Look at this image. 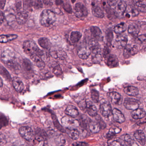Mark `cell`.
Instances as JSON below:
<instances>
[{"label":"cell","mask_w":146,"mask_h":146,"mask_svg":"<svg viewBox=\"0 0 146 146\" xmlns=\"http://www.w3.org/2000/svg\"><path fill=\"white\" fill-rule=\"evenodd\" d=\"M92 13L95 17L102 18L104 17V13L101 8L95 5H93L92 7Z\"/></svg>","instance_id":"f1b7e54d"},{"label":"cell","mask_w":146,"mask_h":146,"mask_svg":"<svg viewBox=\"0 0 146 146\" xmlns=\"http://www.w3.org/2000/svg\"><path fill=\"white\" fill-rule=\"evenodd\" d=\"M12 146H28L25 143H18L14 144Z\"/></svg>","instance_id":"11a10c76"},{"label":"cell","mask_w":146,"mask_h":146,"mask_svg":"<svg viewBox=\"0 0 146 146\" xmlns=\"http://www.w3.org/2000/svg\"><path fill=\"white\" fill-rule=\"evenodd\" d=\"M107 65L110 68L117 67L119 65V60L116 55L110 54L108 56Z\"/></svg>","instance_id":"cb8c5ba5"},{"label":"cell","mask_w":146,"mask_h":146,"mask_svg":"<svg viewBox=\"0 0 146 146\" xmlns=\"http://www.w3.org/2000/svg\"><path fill=\"white\" fill-rule=\"evenodd\" d=\"M38 43L41 47L46 50H50L52 48V43L50 40L45 37L40 38L38 40Z\"/></svg>","instance_id":"83f0119b"},{"label":"cell","mask_w":146,"mask_h":146,"mask_svg":"<svg viewBox=\"0 0 146 146\" xmlns=\"http://www.w3.org/2000/svg\"><path fill=\"white\" fill-rule=\"evenodd\" d=\"M138 39L141 42H144L146 40V35H142L138 36Z\"/></svg>","instance_id":"f5cc1de1"},{"label":"cell","mask_w":146,"mask_h":146,"mask_svg":"<svg viewBox=\"0 0 146 146\" xmlns=\"http://www.w3.org/2000/svg\"><path fill=\"white\" fill-rule=\"evenodd\" d=\"M124 106L129 110L134 111L137 109L139 106L138 101L133 98H127L125 99L123 102Z\"/></svg>","instance_id":"9c48e42d"},{"label":"cell","mask_w":146,"mask_h":146,"mask_svg":"<svg viewBox=\"0 0 146 146\" xmlns=\"http://www.w3.org/2000/svg\"><path fill=\"white\" fill-rule=\"evenodd\" d=\"M74 14L78 18L86 17L88 14L87 7L82 3H77L74 6Z\"/></svg>","instance_id":"52a82bcc"},{"label":"cell","mask_w":146,"mask_h":146,"mask_svg":"<svg viewBox=\"0 0 146 146\" xmlns=\"http://www.w3.org/2000/svg\"><path fill=\"white\" fill-rule=\"evenodd\" d=\"M62 125L67 129H76L80 125V122L74 118L66 116L61 119Z\"/></svg>","instance_id":"277c9868"},{"label":"cell","mask_w":146,"mask_h":146,"mask_svg":"<svg viewBox=\"0 0 146 146\" xmlns=\"http://www.w3.org/2000/svg\"><path fill=\"white\" fill-rule=\"evenodd\" d=\"M118 1H115V0H111V1H108L107 3L108 5L110 7H115L116 4L117 3Z\"/></svg>","instance_id":"c3c4849f"},{"label":"cell","mask_w":146,"mask_h":146,"mask_svg":"<svg viewBox=\"0 0 146 146\" xmlns=\"http://www.w3.org/2000/svg\"><path fill=\"white\" fill-rule=\"evenodd\" d=\"M1 58L2 62L9 67L13 66L15 62L16 56L13 50L10 48H5L1 52Z\"/></svg>","instance_id":"7a4b0ae2"},{"label":"cell","mask_w":146,"mask_h":146,"mask_svg":"<svg viewBox=\"0 0 146 146\" xmlns=\"http://www.w3.org/2000/svg\"><path fill=\"white\" fill-rule=\"evenodd\" d=\"M64 9L69 13H71L72 11V9L71 6L68 4V3H65L64 5Z\"/></svg>","instance_id":"bcb514c9"},{"label":"cell","mask_w":146,"mask_h":146,"mask_svg":"<svg viewBox=\"0 0 146 146\" xmlns=\"http://www.w3.org/2000/svg\"><path fill=\"white\" fill-rule=\"evenodd\" d=\"M5 19L4 14L1 11H0V25L1 24L3 23Z\"/></svg>","instance_id":"f907efd6"},{"label":"cell","mask_w":146,"mask_h":146,"mask_svg":"<svg viewBox=\"0 0 146 146\" xmlns=\"http://www.w3.org/2000/svg\"><path fill=\"white\" fill-rule=\"evenodd\" d=\"M72 145H73V146H84L87 145V143H85L78 142L75 143Z\"/></svg>","instance_id":"816d5d0a"},{"label":"cell","mask_w":146,"mask_h":146,"mask_svg":"<svg viewBox=\"0 0 146 146\" xmlns=\"http://www.w3.org/2000/svg\"><path fill=\"white\" fill-rule=\"evenodd\" d=\"M23 49L25 52L28 55L37 54L41 52L36 43L31 40L25 41L23 44Z\"/></svg>","instance_id":"3957f363"},{"label":"cell","mask_w":146,"mask_h":146,"mask_svg":"<svg viewBox=\"0 0 146 146\" xmlns=\"http://www.w3.org/2000/svg\"><path fill=\"white\" fill-rule=\"evenodd\" d=\"M127 15L132 17H135L139 15V13L137 8L132 5L127 7L126 11Z\"/></svg>","instance_id":"836d02e7"},{"label":"cell","mask_w":146,"mask_h":146,"mask_svg":"<svg viewBox=\"0 0 146 146\" xmlns=\"http://www.w3.org/2000/svg\"><path fill=\"white\" fill-rule=\"evenodd\" d=\"M100 109L102 115L105 117H109L112 114L111 106L110 102L106 100L101 101Z\"/></svg>","instance_id":"8992f818"},{"label":"cell","mask_w":146,"mask_h":146,"mask_svg":"<svg viewBox=\"0 0 146 146\" xmlns=\"http://www.w3.org/2000/svg\"><path fill=\"white\" fill-rule=\"evenodd\" d=\"M121 129L120 128L117 127H113L110 128L108 131V132L106 135V137L107 138H111L115 136L116 134L120 133Z\"/></svg>","instance_id":"f35d334b"},{"label":"cell","mask_w":146,"mask_h":146,"mask_svg":"<svg viewBox=\"0 0 146 146\" xmlns=\"http://www.w3.org/2000/svg\"><path fill=\"white\" fill-rule=\"evenodd\" d=\"M88 47L91 50H93L100 48L98 41L95 39H92L89 41L88 43Z\"/></svg>","instance_id":"ab89813d"},{"label":"cell","mask_w":146,"mask_h":146,"mask_svg":"<svg viewBox=\"0 0 146 146\" xmlns=\"http://www.w3.org/2000/svg\"><path fill=\"white\" fill-rule=\"evenodd\" d=\"M116 44L119 48H125L128 42V36L126 34L119 35L116 37Z\"/></svg>","instance_id":"8fae6325"},{"label":"cell","mask_w":146,"mask_h":146,"mask_svg":"<svg viewBox=\"0 0 146 146\" xmlns=\"http://www.w3.org/2000/svg\"><path fill=\"white\" fill-rule=\"evenodd\" d=\"M53 73L56 76H60L62 74V70L59 65L57 63H53L50 66Z\"/></svg>","instance_id":"8d00e7d4"},{"label":"cell","mask_w":146,"mask_h":146,"mask_svg":"<svg viewBox=\"0 0 146 146\" xmlns=\"http://www.w3.org/2000/svg\"><path fill=\"white\" fill-rule=\"evenodd\" d=\"M126 25L125 23H121L114 27L113 31L116 34L121 35L125 32L126 30Z\"/></svg>","instance_id":"1f68e13d"},{"label":"cell","mask_w":146,"mask_h":146,"mask_svg":"<svg viewBox=\"0 0 146 146\" xmlns=\"http://www.w3.org/2000/svg\"><path fill=\"white\" fill-rule=\"evenodd\" d=\"M28 17L29 15L26 12H20L16 16V20L19 24L23 25L27 22Z\"/></svg>","instance_id":"ffe728a7"},{"label":"cell","mask_w":146,"mask_h":146,"mask_svg":"<svg viewBox=\"0 0 146 146\" xmlns=\"http://www.w3.org/2000/svg\"><path fill=\"white\" fill-rule=\"evenodd\" d=\"M128 33L134 37H137L140 32L139 26L135 24H131L129 25L128 29Z\"/></svg>","instance_id":"4316f807"},{"label":"cell","mask_w":146,"mask_h":146,"mask_svg":"<svg viewBox=\"0 0 146 146\" xmlns=\"http://www.w3.org/2000/svg\"><path fill=\"white\" fill-rule=\"evenodd\" d=\"M112 114L114 120L117 123H122L125 121V117L123 113L117 108H114L112 110Z\"/></svg>","instance_id":"5bb4252c"},{"label":"cell","mask_w":146,"mask_h":146,"mask_svg":"<svg viewBox=\"0 0 146 146\" xmlns=\"http://www.w3.org/2000/svg\"><path fill=\"white\" fill-rule=\"evenodd\" d=\"M124 92L125 94L131 96H137L139 94V93L138 88L133 86L125 87L124 89Z\"/></svg>","instance_id":"d4e9b609"},{"label":"cell","mask_w":146,"mask_h":146,"mask_svg":"<svg viewBox=\"0 0 146 146\" xmlns=\"http://www.w3.org/2000/svg\"><path fill=\"white\" fill-rule=\"evenodd\" d=\"M56 20L55 13L50 10H44L40 16V23L44 27H48L51 26L55 23Z\"/></svg>","instance_id":"6da1fadb"},{"label":"cell","mask_w":146,"mask_h":146,"mask_svg":"<svg viewBox=\"0 0 146 146\" xmlns=\"http://www.w3.org/2000/svg\"><path fill=\"white\" fill-rule=\"evenodd\" d=\"M19 133L22 137L29 141H31L35 138L34 131L29 126L21 127L19 129Z\"/></svg>","instance_id":"5b68a950"},{"label":"cell","mask_w":146,"mask_h":146,"mask_svg":"<svg viewBox=\"0 0 146 146\" xmlns=\"http://www.w3.org/2000/svg\"><path fill=\"white\" fill-rule=\"evenodd\" d=\"M107 96L109 100L114 105L118 104L121 101V95L117 92H111L108 93Z\"/></svg>","instance_id":"9a60e30c"},{"label":"cell","mask_w":146,"mask_h":146,"mask_svg":"<svg viewBox=\"0 0 146 146\" xmlns=\"http://www.w3.org/2000/svg\"><path fill=\"white\" fill-rule=\"evenodd\" d=\"M5 3V1H0V10L4 9Z\"/></svg>","instance_id":"db71d44e"},{"label":"cell","mask_w":146,"mask_h":146,"mask_svg":"<svg viewBox=\"0 0 146 146\" xmlns=\"http://www.w3.org/2000/svg\"><path fill=\"white\" fill-rule=\"evenodd\" d=\"M65 113L67 116L74 118L76 117L79 115V112L77 108L72 105L68 106L65 111Z\"/></svg>","instance_id":"e0dca14e"},{"label":"cell","mask_w":146,"mask_h":146,"mask_svg":"<svg viewBox=\"0 0 146 146\" xmlns=\"http://www.w3.org/2000/svg\"><path fill=\"white\" fill-rule=\"evenodd\" d=\"M67 133L72 140H76L79 138V132L77 129H67Z\"/></svg>","instance_id":"e575fe53"},{"label":"cell","mask_w":146,"mask_h":146,"mask_svg":"<svg viewBox=\"0 0 146 146\" xmlns=\"http://www.w3.org/2000/svg\"><path fill=\"white\" fill-rule=\"evenodd\" d=\"M13 84L16 91L19 93L22 92L24 88V85L20 78L15 77L13 79Z\"/></svg>","instance_id":"44dd1931"},{"label":"cell","mask_w":146,"mask_h":146,"mask_svg":"<svg viewBox=\"0 0 146 146\" xmlns=\"http://www.w3.org/2000/svg\"><path fill=\"white\" fill-rule=\"evenodd\" d=\"M5 136L2 133H0V146H3L6 143Z\"/></svg>","instance_id":"ee69618b"},{"label":"cell","mask_w":146,"mask_h":146,"mask_svg":"<svg viewBox=\"0 0 146 146\" xmlns=\"http://www.w3.org/2000/svg\"><path fill=\"white\" fill-rule=\"evenodd\" d=\"M82 36V34L80 32L78 31H73L71 33L70 39L72 43H76L80 40Z\"/></svg>","instance_id":"d590c367"},{"label":"cell","mask_w":146,"mask_h":146,"mask_svg":"<svg viewBox=\"0 0 146 146\" xmlns=\"http://www.w3.org/2000/svg\"><path fill=\"white\" fill-rule=\"evenodd\" d=\"M31 60L34 62L36 66L40 69H44L45 66V64L42 59L37 54H33L31 56Z\"/></svg>","instance_id":"7402d4cb"},{"label":"cell","mask_w":146,"mask_h":146,"mask_svg":"<svg viewBox=\"0 0 146 146\" xmlns=\"http://www.w3.org/2000/svg\"><path fill=\"white\" fill-rule=\"evenodd\" d=\"M108 143L109 146H125L124 142L119 138L112 139L109 141Z\"/></svg>","instance_id":"74e56055"},{"label":"cell","mask_w":146,"mask_h":146,"mask_svg":"<svg viewBox=\"0 0 146 146\" xmlns=\"http://www.w3.org/2000/svg\"><path fill=\"white\" fill-rule=\"evenodd\" d=\"M50 54L54 59H64L66 54L63 50L59 48H51L50 49Z\"/></svg>","instance_id":"7c38bea8"},{"label":"cell","mask_w":146,"mask_h":146,"mask_svg":"<svg viewBox=\"0 0 146 146\" xmlns=\"http://www.w3.org/2000/svg\"><path fill=\"white\" fill-rule=\"evenodd\" d=\"M31 3H32L31 4L34 6L35 8L38 9V8L42 7V3L41 1H32Z\"/></svg>","instance_id":"f6af8a7d"},{"label":"cell","mask_w":146,"mask_h":146,"mask_svg":"<svg viewBox=\"0 0 146 146\" xmlns=\"http://www.w3.org/2000/svg\"><path fill=\"white\" fill-rule=\"evenodd\" d=\"M127 5L125 1H119L115 6V12L117 15H123L126 11Z\"/></svg>","instance_id":"30bf717a"},{"label":"cell","mask_w":146,"mask_h":146,"mask_svg":"<svg viewBox=\"0 0 146 146\" xmlns=\"http://www.w3.org/2000/svg\"><path fill=\"white\" fill-rule=\"evenodd\" d=\"M86 110L89 115L91 117H96L97 115V108L90 101H86Z\"/></svg>","instance_id":"2e32d148"},{"label":"cell","mask_w":146,"mask_h":146,"mask_svg":"<svg viewBox=\"0 0 146 146\" xmlns=\"http://www.w3.org/2000/svg\"><path fill=\"white\" fill-rule=\"evenodd\" d=\"M88 127L90 130L93 133H97L100 131V127L97 122L90 120L88 122Z\"/></svg>","instance_id":"f546056e"},{"label":"cell","mask_w":146,"mask_h":146,"mask_svg":"<svg viewBox=\"0 0 146 146\" xmlns=\"http://www.w3.org/2000/svg\"><path fill=\"white\" fill-rule=\"evenodd\" d=\"M133 2L137 7V9L138 11L145 13L146 11V1H134Z\"/></svg>","instance_id":"d6a6232c"},{"label":"cell","mask_w":146,"mask_h":146,"mask_svg":"<svg viewBox=\"0 0 146 146\" xmlns=\"http://www.w3.org/2000/svg\"><path fill=\"white\" fill-rule=\"evenodd\" d=\"M78 106L80 108V109L83 110L86 109V101H82L78 103Z\"/></svg>","instance_id":"7dc6e473"},{"label":"cell","mask_w":146,"mask_h":146,"mask_svg":"<svg viewBox=\"0 0 146 146\" xmlns=\"http://www.w3.org/2000/svg\"><path fill=\"white\" fill-rule=\"evenodd\" d=\"M131 117L135 119H141L146 116V113L143 109L138 108L131 113Z\"/></svg>","instance_id":"484cf974"},{"label":"cell","mask_w":146,"mask_h":146,"mask_svg":"<svg viewBox=\"0 0 146 146\" xmlns=\"http://www.w3.org/2000/svg\"><path fill=\"white\" fill-rule=\"evenodd\" d=\"M109 53H110V52H109V48H108L106 47L104 48L103 52V56L106 58L108 55L109 56Z\"/></svg>","instance_id":"681fc988"},{"label":"cell","mask_w":146,"mask_h":146,"mask_svg":"<svg viewBox=\"0 0 146 146\" xmlns=\"http://www.w3.org/2000/svg\"><path fill=\"white\" fill-rule=\"evenodd\" d=\"M17 37L18 36L16 35H2L0 36V42L6 43L15 40Z\"/></svg>","instance_id":"4dcf8cb0"},{"label":"cell","mask_w":146,"mask_h":146,"mask_svg":"<svg viewBox=\"0 0 146 146\" xmlns=\"http://www.w3.org/2000/svg\"><path fill=\"white\" fill-rule=\"evenodd\" d=\"M113 38V35L111 31H108L106 35V39L108 43H111Z\"/></svg>","instance_id":"7bdbcfd3"},{"label":"cell","mask_w":146,"mask_h":146,"mask_svg":"<svg viewBox=\"0 0 146 146\" xmlns=\"http://www.w3.org/2000/svg\"><path fill=\"white\" fill-rule=\"evenodd\" d=\"M124 139L127 146H139L135 141L129 135H125Z\"/></svg>","instance_id":"60d3db41"},{"label":"cell","mask_w":146,"mask_h":146,"mask_svg":"<svg viewBox=\"0 0 146 146\" xmlns=\"http://www.w3.org/2000/svg\"><path fill=\"white\" fill-rule=\"evenodd\" d=\"M134 137L136 141L142 146H144L146 142V137L143 131L140 130L136 131L134 133Z\"/></svg>","instance_id":"ac0fdd59"},{"label":"cell","mask_w":146,"mask_h":146,"mask_svg":"<svg viewBox=\"0 0 146 146\" xmlns=\"http://www.w3.org/2000/svg\"><path fill=\"white\" fill-rule=\"evenodd\" d=\"M91 50L88 46H83L80 48L78 51V57L83 60L87 59L91 54Z\"/></svg>","instance_id":"4fadbf2b"},{"label":"cell","mask_w":146,"mask_h":146,"mask_svg":"<svg viewBox=\"0 0 146 146\" xmlns=\"http://www.w3.org/2000/svg\"><path fill=\"white\" fill-rule=\"evenodd\" d=\"M91 97L94 102L98 103L99 102V94L97 90H92L91 91Z\"/></svg>","instance_id":"b9f144b4"},{"label":"cell","mask_w":146,"mask_h":146,"mask_svg":"<svg viewBox=\"0 0 146 146\" xmlns=\"http://www.w3.org/2000/svg\"><path fill=\"white\" fill-rule=\"evenodd\" d=\"M138 51V47L135 44H128L126 45L124 49V57L125 59L129 58L136 54Z\"/></svg>","instance_id":"ba28073f"},{"label":"cell","mask_w":146,"mask_h":146,"mask_svg":"<svg viewBox=\"0 0 146 146\" xmlns=\"http://www.w3.org/2000/svg\"><path fill=\"white\" fill-rule=\"evenodd\" d=\"M91 34L96 40H101L102 38V34L101 31L99 27L93 26L90 27Z\"/></svg>","instance_id":"603a6c76"},{"label":"cell","mask_w":146,"mask_h":146,"mask_svg":"<svg viewBox=\"0 0 146 146\" xmlns=\"http://www.w3.org/2000/svg\"><path fill=\"white\" fill-rule=\"evenodd\" d=\"M92 52V60L94 64H99L102 60L101 48L96 49L91 51Z\"/></svg>","instance_id":"d6986e66"},{"label":"cell","mask_w":146,"mask_h":146,"mask_svg":"<svg viewBox=\"0 0 146 146\" xmlns=\"http://www.w3.org/2000/svg\"><path fill=\"white\" fill-rule=\"evenodd\" d=\"M3 86V81H2V79L0 77V88L2 87Z\"/></svg>","instance_id":"9f6ffc18"}]
</instances>
